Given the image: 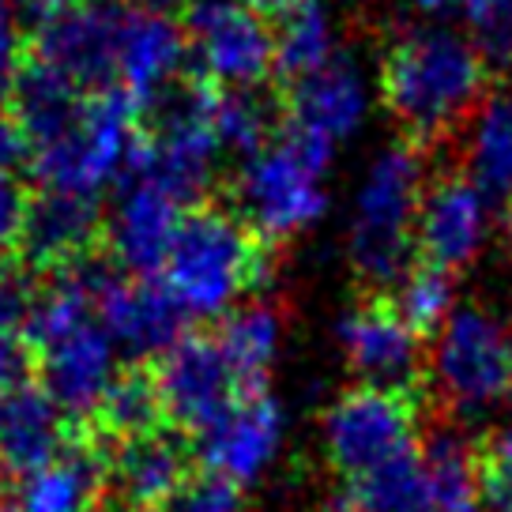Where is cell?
Returning a JSON list of instances; mask_svg holds the SVG:
<instances>
[{
    "mask_svg": "<svg viewBox=\"0 0 512 512\" xmlns=\"http://www.w3.org/2000/svg\"><path fill=\"white\" fill-rule=\"evenodd\" d=\"M490 68L479 49L452 31H407L384 49L381 98L403 140L422 147L448 144L490 95Z\"/></svg>",
    "mask_w": 512,
    "mask_h": 512,
    "instance_id": "1",
    "label": "cell"
},
{
    "mask_svg": "<svg viewBox=\"0 0 512 512\" xmlns=\"http://www.w3.org/2000/svg\"><path fill=\"white\" fill-rule=\"evenodd\" d=\"M275 241H268L226 196H204L181 211L162 260V283L189 317H215L245 294L268 287Z\"/></svg>",
    "mask_w": 512,
    "mask_h": 512,
    "instance_id": "2",
    "label": "cell"
},
{
    "mask_svg": "<svg viewBox=\"0 0 512 512\" xmlns=\"http://www.w3.org/2000/svg\"><path fill=\"white\" fill-rule=\"evenodd\" d=\"M422 196L426 151L407 140L381 151L358 192L351 226V264L366 290H388L411 272Z\"/></svg>",
    "mask_w": 512,
    "mask_h": 512,
    "instance_id": "3",
    "label": "cell"
},
{
    "mask_svg": "<svg viewBox=\"0 0 512 512\" xmlns=\"http://www.w3.org/2000/svg\"><path fill=\"white\" fill-rule=\"evenodd\" d=\"M332 159V140L279 121L268 144L241 170L234 196H226L268 241H287L324 211L320 174Z\"/></svg>",
    "mask_w": 512,
    "mask_h": 512,
    "instance_id": "4",
    "label": "cell"
},
{
    "mask_svg": "<svg viewBox=\"0 0 512 512\" xmlns=\"http://www.w3.org/2000/svg\"><path fill=\"white\" fill-rule=\"evenodd\" d=\"M426 388L358 381L324 411V456L339 479H362L418 445L426 418Z\"/></svg>",
    "mask_w": 512,
    "mask_h": 512,
    "instance_id": "5",
    "label": "cell"
},
{
    "mask_svg": "<svg viewBox=\"0 0 512 512\" xmlns=\"http://www.w3.org/2000/svg\"><path fill=\"white\" fill-rule=\"evenodd\" d=\"M140 144H144L140 106L121 87L98 91L87 95L80 117L57 140L34 147L31 174L42 181V189L95 196L98 185H106L110 177L132 166Z\"/></svg>",
    "mask_w": 512,
    "mask_h": 512,
    "instance_id": "6",
    "label": "cell"
},
{
    "mask_svg": "<svg viewBox=\"0 0 512 512\" xmlns=\"http://www.w3.org/2000/svg\"><path fill=\"white\" fill-rule=\"evenodd\" d=\"M426 392L452 415H475L512 392V336L482 309H460L426 354Z\"/></svg>",
    "mask_w": 512,
    "mask_h": 512,
    "instance_id": "7",
    "label": "cell"
},
{
    "mask_svg": "<svg viewBox=\"0 0 512 512\" xmlns=\"http://www.w3.org/2000/svg\"><path fill=\"white\" fill-rule=\"evenodd\" d=\"M181 31L196 72L226 91H253L275 72V31L241 0H185Z\"/></svg>",
    "mask_w": 512,
    "mask_h": 512,
    "instance_id": "8",
    "label": "cell"
},
{
    "mask_svg": "<svg viewBox=\"0 0 512 512\" xmlns=\"http://www.w3.org/2000/svg\"><path fill=\"white\" fill-rule=\"evenodd\" d=\"M128 8L110 0H76L53 16L38 19L31 38L23 46L31 57L57 68L64 80H72L80 91L98 95L121 87V31H125Z\"/></svg>",
    "mask_w": 512,
    "mask_h": 512,
    "instance_id": "9",
    "label": "cell"
},
{
    "mask_svg": "<svg viewBox=\"0 0 512 512\" xmlns=\"http://www.w3.org/2000/svg\"><path fill=\"white\" fill-rule=\"evenodd\" d=\"M155 373L166 400V418L189 441L211 430L241 396H249L226 362L215 332H185L170 351L155 358Z\"/></svg>",
    "mask_w": 512,
    "mask_h": 512,
    "instance_id": "10",
    "label": "cell"
},
{
    "mask_svg": "<svg viewBox=\"0 0 512 512\" xmlns=\"http://www.w3.org/2000/svg\"><path fill=\"white\" fill-rule=\"evenodd\" d=\"M98 256H110V249H106V215L95 196L68 189L31 192L19 260L38 279L76 272Z\"/></svg>",
    "mask_w": 512,
    "mask_h": 512,
    "instance_id": "11",
    "label": "cell"
},
{
    "mask_svg": "<svg viewBox=\"0 0 512 512\" xmlns=\"http://www.w3.org/2000/svg\"><path fill=\"white\" fill-rule=\"evenodd\" d=\"M339 343L351 369L369 384L426 388V339L400 317L388 290L362 294V302L339 320Z\"/></svg>",
    "mask_w": 512,
    "mask_h": 512,
    "instance_id": "12",
    "label": "cell"
},
{
    "mask_svg": "<svg viewBox=\"0 0 512 512\" xmlns=\"http://www.w3.org/2000/svg\"><path fill=\"white\" fill-rule=\"evenodd\" d=\"M102 452H106V505L121 512L162 509L200 475L196 445L174 426Z\"/></svg>",
    "mask_w": 512,
    "mask_h": 512,
    "instance_id": "13",
    "label": "cell"
},
{
    "mask_svg": "<svg viewBox=\"0 0 512 512\" xmlns=\"http://www.w3.org/2000/svg\"><path fill=\"white\" fill-rule=\"evenodd\" d=\"M486 226H490L486 192L460 170L441 174L426 189L422 208H418L415 256L456 275L482 249Z\"/></svg>",
    "mask_w": 512,
    "mask_h": 512,
    "instance_id": "14",
    "label": "cell"
},
{
    "mask_svg": "<svg viewBox=\"0 0 512 512\" xmlns=\"http://www.w3.org/2000/svg\"><path fill=\"white\" fill-rule=\"evenodd\" d=\"M95 313L117 343L136 354V362H155L185 336V309L162 279L110 275L95 294Z\"/></svg>",
    "mask_w": 512,
    "mask_h": 512,
    "instance_id": "15",
    "label": "cell"
},
{
    "mask_svg": "<svg viewBox=\"0 0 512 512\" xmlns=\"http://www.w3.org/2000/svg\"><path fill=\"white\" fill-rule=\"evenodd\" d=\"M279 437H283V415H279L275 400L268 392H249L192 445H196V460L208 475L241 486L264 471V464L279 448Z\"/></svg>",
    "mask_w": 512,
    "mask_h": 512,
    "instance_id": "16",
    "label": "cell"
},
{
    "mask_svg": "<svg viewBox=\"0 0 512 512\" xmlns=\"http://www.w3.org/2000/svg\"><path fill=\"white\" fill-rule=\"evenodd\" d=\"M181 204L170 192H162L155 181L132 174L125 192L117 200V215L106 219V249L113 264L125 268V275L151 279L162 272L166 249L174 241V230L181 223Z\"/></svg>",
    "mask_w": 512,
    "mask_h": 512,
    "instance_id": "17",
    "label": "cell"
},
{
    "mask_svg": "<svg viewBox=\"0 0 512 512\" xmlns=\"http://www.w3.org/2000/svg\"><path fill=\"white\" fill-rule=\"evenodd\" d=\"M72 441L68 418L49 400L42 384H23L0 396V475L4 479H31L46 471Z\"/></svg>",
    "mask_w": 512,
    "mask_h": 512,
    "instance_id": "18",
    "label": "cell"
},
{
    "mask_svg": "<svg viewBox=\"0 0 512 512\" xmlns=\"http://www.w3.org/2000/svg\"><path fill=\"white\" fill-rule=\"evenodd\" d=\"M275 106H279L283 121L309 128V132H317V136L336 144L339 136L354 132V125L362 121L366 87H362V76L354 72L351 64L336 57V61H328L305 80L279 83Z\"/></svg>",
    "mask_w": 512,
    "mask_h": 512,
    "instance_id": "19",
    "label": "cell"
},
{
    "mask_svg": "<svg viewBox=\"0 0 512 512\" xmlns=\"http://www.w3.org/2000/svg\"><path fill=\"white\" fill-rule=\"evenodd\" d=\"M185 31L181 23L159 12L128 8L125 31H121V72L117 83L140 113L177 80V68L185 57Z\"/></svg>",
    "mask_w": 512,
    "mask_h": 512,
    "instance_id": "20",
    "label": "cell"
},
{
    "mask_svg": "<svg viewBox=\"0 0 512 512\" xmlns=\"http://www.w3.org/2000/svg\"><path fill=\"white\" fill-rule=\"evenodd\" d=\"M159 430H170V418H166V400H162L155 362H136L132 358L113 373L95 415L87 422V430L76 433V437H87L95 445L110 448Z\"/></svg>",
    "mask_w": 512,
    "mask_h": 512,
    "instance_id": "21",
    "label": "cell"
},
{
    "mask_svg": "<svg viewBox=\"0 0 512 512\" xmlns=\"http://www.w3.org/2000/svg\"><path fill=\"white\" fill-rule=\"evenodd\" d=\"M211 332L219 339L230 369L238 373L241 388L245 392H264L268 369H272L275 351H279V336H283L279 309L268 302H253L223 317Z\"/></svg>",
    "mask_w": 512,
    "mask_h": 512,
    "instance_id": "22",
    "label": "cell"
},
{
    "mask_svg": "<svg viewBox=\"0 0 512 512\" xmlns=\"http://www.w3.org/2000/svg\"><path fill=\"white\" fill-rule=\"evenodd\" d=\"M464 174L494 200H512V91H490L475 113Z\"/></svg>",
    "mask_w": 512,
    "mask_h": 512,
    "instance_id": "23",
    "label": "cell"
},
{
    "mask_svg": "<svg viewBox=\"0 0 512 512\" xmlns=\"http://www.w3.org/2000/svg\"><path fill=\"white\" fill-rule=\"evenodd\" d=\"M351 501L362 512H430V482L422 441L351 482Z\"/></svg>",
    "mask_w": 512,
    "mask_h": 512,
    "instance_id": "24",
    "label": "cell"
},
{
    "mask_svg": "<svg viewBox=\"0 0 512 512\" xmlns=\"http://www.w3.org/2000/svg\"><path fill=\"white\" fill-rule=\"evenodd\" d=\"M328 61H336L328 16H324V8L317 0H305L290 16L279 19V31H275V72H279V83L305 80Z\"/></svg>",
    "mask_w": 512,
    "mask_h": 512,
    "instance_id": "25",
    "label": "cell"
},
{
    "mask_svg": "<svg viewBox=\"0 0 512 512\" xmlns=\"http://www.w3.org/2000/svg\"><path fill=\"white\" fill-rule=\"evenodd\" d=\"M392 302L400 309V317L415 328L422 339H433L452 317L456 302V279L445 268H433L426 260H415L411 272L400 279V287L392 294Z\"/></svg>",
    "mask_w": 512,
    "mask_h": 512,
    "instance_id": "26",
    "label": "cell"
},
{
    "mask_svg": "<svg viewBox=\"0 0 512 512\" xmlns=\"http://www.w3.org/2000/svg\"><path fill=\"white\" fill-rule=\"evenodd\" d=\"M268 117H272L268 102H260L253 91H226V87L219 91L215 113H211L215 136H219L223 151H241L249 159H256L264 151V144H268V136H272V121Z\"/></svg>",
    "mask_w": 512,
    "mask_h": 512,
    "instance_id": "27",
    "label": "cell"
},
{
    "mask_svg": "<svg viewBox=\"0 0 512 512\" xmlns=\"http://www.w3.org/2000/svg\"><path fill=\"white\" fill-rule=\"evenodd\" d=\"M471 46L479 49L486 68L509 72L512 68V0H467Z\"/></svg>",
    "mask_w": 512,
    "mask_h": 512,
    "instance_id": "28",
    "label": "cell"
},
{
    "mask_svg": "<svg viewBox=\"0 0 512 512\" xmlns=\"http://www.w3.org/2000/svg\"><path fill=\"white\" fill-rule=\"evenodd\" d=\"M42 283L23 260H0V332H27Z\"/></svg>",
    "mask_w": 512,
    "mask_h": 512,
    "instance_id": "29",
    "label": "cell"
},
{
    "mask_svg": "<svg viewBox=\"0 0 512 512\" xmlns=\"http://www.w3.org/2000/svg\"><path fill=\"white\" fill-rule=\"evenodd\" d=\"M31 211V189L12 170H0V260H19L23 226Z\"/></svg>",
    "mask_w": 512,
    "mask_h": 512,
    "instance_id": "30",
    "label": "cell"
},
{
    "mask_svg": "<svg viewBox=\"0 0 512 512\" xmlns=\"http://www.w3.org/2000/svg\"><path fill=\"white\" fill-rule=\"evenodd\" d=\"M162 512H245V501L234 482L200 471L170 505H162Z\"/></svg>",
    "mask_w": 512,
    "mask_h": 512,
    "instance_id": "31",
    "label": "cell"
},
{
    "mask_svg": "<svg viewBox=\"0 0 512 512\" xmlns=\"http://www.w3.org/2000/svg\"><path fill=\"white\" fill-rule=\"evenodd\" d=\"M38 381V354L27 332H0V396Z\"/></svg>",
    "mask_w": 512,
    "mask_h": 512,
    "instance_id": "32",
    "label": "cell"
},
{
    "mask_svg": "<svg viewBox=\"0 0 512 512\" xmlns=\"http://www.w3.org/2000/svg\"><path fill=\"white\" fill-rule=\"evenodd\" d=\"M19 61H23V42H16V31H12V23L4 16V0H0V106H8Z\"/></svg>",
    "mask_w": 512,
    "mask_h": 512,
    "instance_id": "33",
    "label": "cell"
},
{
    "mask_svg": "<svg viewBox=\"0 0 512 512\" xmlns=\"http://www.w3.org/2000/svg\"><path fill=\"white\" fill-rule=\"evenodd\" d=\"M482 452L494 460V464H501V467H509L512 471V422L505 426V430H497L486 445H482Z\"/></svg>",
    "mask_w": 512,
    "mask_h": 512,
    "instance_id": "34",
    "label": "cell"
},
{
    "mask_svg": "<svg viewBox=\"0 0 512 512\" xmlns=\"http://www.w3.org/2000/svg\"><path fill=\"white\" fill-rule=\"evenodd\" d=\"M245 8H253L256 16H264V19H283L290 16L298 4H305V0H241Z\"/></svg>",
    "mask_w": 512,
    "mask_h": 512,
    "instance_id": "35",
    "label": "cell"
},
{
    "mask_svg": "<svg viewBox=\"0 0 512 512\" xmlns=\"http://www.w3.org/2000/svg\"><path fill=\"white\" fill-rule=\"evenodd\" d=\"M140 12H159V16H170L174 8H185V0H125Z\"/></svg>",
    "mask_w": 512,
    "mask_h": 512,
    "instance_id": "36",
    "label": "cell"
},
{
    "mask_svg": "<svg viewBox=\"0 0 512 512\" xmlns=\"http://www.w3.org/2000/svg\"><path fill=\"white\" fill-rule=\"evenodd\" d=\"M497 230H501V241H505V249L512 253V200L501 204V215H497Z\"/></svg>",
    "mask_w": 512,
    "mask_h": 512,
    "instance_id": "37",
    "label": "cell"
},
{
    "mask_svg": "<svg viewBox=\"0 0 512 512\" xmlns=\"http://www.w3.org/2000/svg\"><path fill=\"white\" fill-rule=\"evenodd\" d=\"M313 512H362V509L351 501V494H339V497H332V501H324V505Z\"/></svg>",
    "mask_w": 512,
    "mask_h": 512,
    "instance_id": "38",
    "label": "cell"
},
{
    "mask_svg": "<svg viewBox=\"0 0 512 512\" xmlns=\"http://www.w3.org/2000/svg\"><path fill=\"white\" fill-rule=\"evenodd\" d=\"M467 0H418V8L426 12H441V8H464Z\"/></svg>",
    "mask_w": 512,
    "mask_h": 512,
    "instance_id": "39",
    "label": "cell"
},
{
    "mask_svg": "<svg viewBox=\"0 0 512 512\" xmlns=\"http://www.w3.org/2000/svg\"><path fill=\"white\" fill-rule=\"evenodd\" d=\"M0 512H23V505H16V501H8V497H0Z\"/></svg>",
    "mask_w": 512,
    "mask_h": 512,
    "instance_id": "40",
    "label": "cell"
},
{
    "mask_svg": "<svg viewBox=\"0 0 512 512\" xmlns=\"http://www.w3.org/2000/svg\"><path fill=\"white\" fill-rule=\"evenodd\" d=\"M501 512H512V505H509V509H501Z\"/></svg>",
    "mask_w": 512,
    "mask_h": 512,
    "instance_id": "41",
    "label": "cell"
},
{
    "mask_svg": "<svg viewBox=\"0 0 512 512\" xmlns=\"http://www.w3.org/2000/svg\"><path fill=\"white\" fill-rule=\"evenodd\" d=\"M0 479H4V475H0Z\"/></svg>",
    "mask_w": 512,
    "mask_h": 512,
    "instance_id": "42",
    "label": "cell"
}]
</instances>
